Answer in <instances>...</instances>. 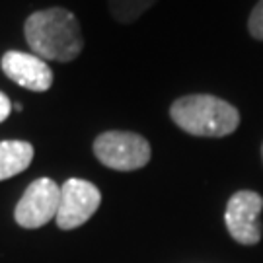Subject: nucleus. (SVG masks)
<instances>
[{"label": "nucleus", "instance_id": "1", "mask_svg": "<svg viewBox=\"0 0 263 263\" xmlns=\"http://www.w3.org/2000/svg\"><path fill=\"white\" fill-rule=\"evenodd\" d=\"M24 35L33 55L43 61L70 63L82 53L84 37L72 12L65 8L39 10L24 24Z\"/></svg>", "mask_w": 263, "mask_h": 263}, {"label": "nucleus", "instance_id": "9", "mask_svg": "<svg viewBox=\"0 0 263 263\" xmlns=\"http://www.w3.org/2000/svg\"><path fill=\"white\" fill-rule=\"evenodd\" d=\"M158 0H107L109 14L121 24H131L139 20L146 10L154 6Z\"/></svg>", "mask_w": 263, "mask_h": 263}, {"label": "nucleus", "instance_id": "13", "mask_svg": "<svg viewBox=\"0 0 263 263\" xmlns=\"http://www.w3.org/2000/svg\"><path fill=\"white\" fill-rule=\"evenodd\" d=\"M261 154H263V148H261Z\"/></svg>", "mask_w": 263, "mask_h": 263}, {"label": "nucleus", "instance_id": "2", "mask_svg": "<svg viewBox=\"0 0 263 263\" xmlns=\"http://www.w3.org/2000/svg\"><path fill=\"white\" fill-rule=\"evenodd\" d=\"M172 121L195 137H226L240 125V113L234 105L209 94L183 96L170 107Z\"/></svg>", "mask_w": 263, "mask_h": 263}, {"label": "nucleus", "instance_id": "12", "mask_svg": "<svg viewBox=\"0 0 263 263\" xmlns=\"http://www.w3.org/2000/svg\"><path fill=\"white\" fill-rule=\"evenodd\" d=\"M12 107H14L16 111H22V109H24V107H22V104H16V105H12Z\"/></svg>", "mask_w": 263, "mask_h": 263}, {"label": "nucleus", "instance_id": "6", "mask_svg": "<svg viewBox=\"0 0 263 263\" xmlns=\"http://www.w3.org/2000/svg\"><path fill=\"white\" fill-rule=\"evenodd\" d=\"M263 209V197L255 191H238L226 205L224 222L230 236L238 244L254 246L261 240L259 213Z\"/></svg>", "mask_w": 263, "mask_h": 263}, {"label": "nucleus", "instance_id": "4", "mask_svg": "<svg viewBox=\"0 0 263 263\" xmlns=\"http://www.w3.org/2000/svg\"><path fill=\"white\" fill-rule=\"evenodd\" d=\"M102 193L86 179L70 178L61 185V203L57 211V224L63 230H72L88 222L100 209Z\"/></svg>", "mask_w": 263, "mask_h": 263}, {"label": "nucleus", "instance_id": "10", "mask_svg": "<svg viewBox=\"0 0 263 263\" xmlns=\"http://www.w3.org/2000/svg\"><path fill=\"white\" fill-rule=\"evenodd\" d=\"M248 29H250L252 37L263 41V0H259L255 4V8L252 10L250 20H248Z\"/></svg>", "mask_w": 263, "mask_h": 263}, {"label": "nucleus", "instance_id": "7", "mask_svg": "<svg viewBox=\"0 0 263 263\" xmlns=\"http://www.w3.org/2000/svg\"><path fill=\"white\" fill-rule=\"evenodd\" d=\"M2 70L12 82L31 92H47L53 84V72L41 57L22 51H8L2 57Z\"/></svg>", "mask_w": 263, "mask_h": 263}, {"label": "nucleus", "instance_id": "11", "mask_svg": "<svg viewBox=\"0 0 263 263\" xmlns=\"http://www.w3.org/2000/svg\"><path fill=\"white\" fill-rule=\"evenodd\" d=\"M10 111H12V104H10L8 96H4L0 92V123L8 117Z\"/></svg>", "mask_w": 263, "mask_h": 263}, {"label": "nucleus", "instance_id": "3", "mask_svg": "<svg viewBox=\"0 0 263 263\" xmlns=\"http://www.w3.org/2000/svg\"><path fill=\"white\" fill-rule=\"evenodd\" d=\"M94 154L107 168L133 172L148 164L151 144L137 133L107 131L94 141Z\"/></svg>", "mask_w": 263, "mask_h": 263}, {"label": "nucleus", "instance_id": "8", "mask_svg": "<svg viewBox=\"0 0 263 263\" xmlns=\"http://www.w3.org/2000/svg\"><path fill=\"white\" fill-rule=\"evenodd\" d=\"M33 160V146L26 141L0 142V181L24 172Z\"/></svg>", "mask_w": 263, "mask_h": 263}, {"label": "nucleus", "instance_id": "5", "mask_svg": "<svg viewBox=\"0 0 263 263\" xmlns=\"http://www.w3.org/2000/svg\"><path fill=\"white\" fill-rule=\"evenodd\" d=\"M61 203V185L53 179L39 178L29 183L26 193L16 205V222L24 228H39L57 216Z\"/></svg>", "mask_w": 263, "mask_h": 263}]
</instances>
